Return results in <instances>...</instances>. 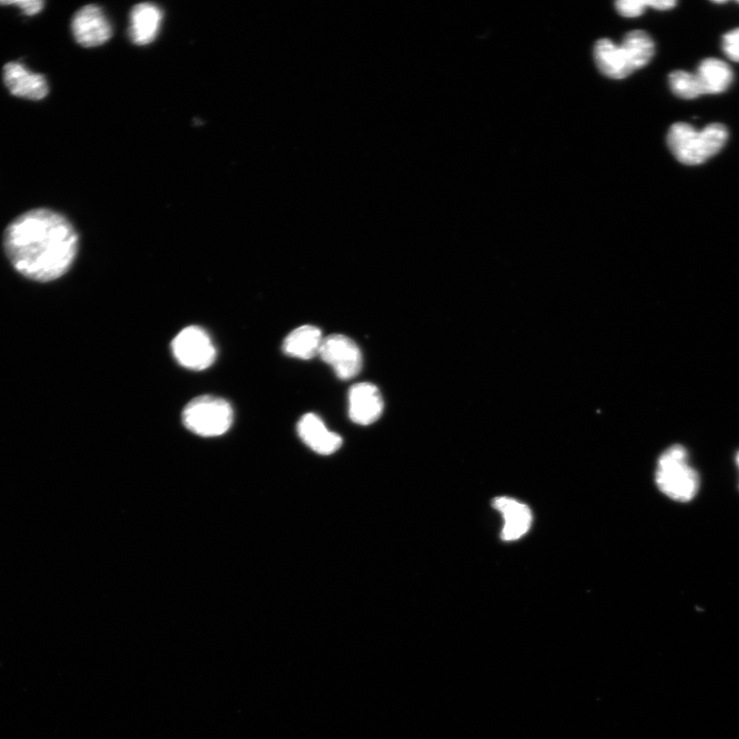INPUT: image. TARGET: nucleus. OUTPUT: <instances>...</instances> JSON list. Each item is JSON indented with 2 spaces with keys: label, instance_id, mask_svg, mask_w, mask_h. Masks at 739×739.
<instances>
[{
  "label": "nucleus",
  "instance_id": "f257e3e1",
  "mask_svg": "<svg viewBox=\"0 0 739 739\" xmlns=\"http://www.w3.org/2000/svg\"><path fill=\"white\" fill-rule=\"evenodd\" d=\"M4 248L20 275L48 283L62 278L71 268L79 251V235L62 214L33 209L9 224Z\"/></svg>",
  "mask_w": 739,
  "mask_h": 739
},
{
  "label": "nucleus",
  "instance_id": "f03ea898",
  "mask_svg": "<svg viewBox=\"0 0 739 739\" xmlns=\"http://www.w3.org/2000/svg\"><path fill=\"white\" fill-rule=\"evenodd\" d=\"M655 54L651 36L642 30L629 32L617 46L603 38L594 50L599 70L612 80H624L636 70L645 67Z\"/></svg>",
  "mask_w": 739,
  "mask_h": 739
},
{
  "label": "nucleus",
  "instance_id": "7ed1b4c3",
  "mask_svg": "<svg viewBox=\"0 0 739 739\" xmlns=\"http://www.w3.org/2000/svg\"><path fill=\"white\" fill-rule=\"evenodd\" d=\"M728 130L722 124H711L696 130L686 123L671 127L667 142L674 157L687 166L702 165L715 157L728 141Z\"/></svg>",
  "mask_w": 739,
  "mask_h": 739
},
{
  "label": "nucleus",
  "instance_id": "20e7f679",
  "mask_svg": "<svg viewBox=\"0 0 739 739\" xmlns=\"http://www.w3.org/2000/svg\"><path fill=\"white\" fill-rule=\"evenodd\" d=\"M655 480L661 492L679 502L691 501L699 489V476L682 445H674L661 454Z\"/></svg>",
  "mask_w": 739,
  "mask_h": 739
},
{
  "label": "nucleus",
  "instance_id": "39448f33",
  "mask_svg": "<svg viewBox=\"0 0 739 739\" xmlns=\"http://www.w3.org/2000/svg\"><path fill=\"white\" fill-rule=\"evenodd\" d=\"M191 433L201 437H218L227 433L233 422L230 404L220 398L203 396L192 400L182 414Z\"/></svg>",
  "mask_w": 739,
  "mask_h": 739
},
{
  "label": "nucleus",
  "instance_id": "423d86ee",
  "mask_svg": "<svg viewBox=\"0 0 739 739\" xmlns=\"http://www.w3.org/2000/svg\"><path fill=\"white\" fill-rule=\"evenodd\" d=\"M173 354L178 363L191 370H206L216 359V348L209 334L191 326L182 330L173 340Z\"/></svg>",
  "mask_w": 739,
  "mask_h": 739
},
{
  "label": "nucleus",
  "instance_id": "0eeeda50",
  "mask_svg": "<svg viewBox=\"0 0 739 739\" xmlns=\"http://www.w3.org/2000/svg\"><path fill=\"white\" fill-rule=\"evenodd\" d=\"M319 356L342 380L358 376L363 367L360 347L344 335L335 334L324 338Z\"/></svg>",
  "mask_w": 739,
  "mask_h": 739
},
{
  "label": "nucleus",
  "instance_id": "6e6552de",
  "mask_svg": "<svg viewBox=\"0 0 739 739\" xmlns=\"http://www.w3.org/2000/svg\"><path fill=\"white\" fill-rule=\"evenodd\" d=\"M71 30L76 43L85 48L100 47L113 34L110 21L103 10L95 5L83 7L74 14Z\"/></svg>",
  "mask_w": 739,
  "mask_h": 739
},
{
  "label": "nucleus",
  "instance_id": "1a4fd4ad",
  "mask_svg": "<svg viewBox=\"0 0 739 739\" xmlns=\"http://www.w3.org/2000/svg\"><path fill=\"white\" fill-rule=\"evenodd\" d=\"M3 79L9 92L18 98L40 101L50 92L46 76L29 70L20 62L7 63L3 69Z\"/></svg>",
  "mask_w": 739,
  "mask_h": 739
},
{
  "label": "nucleus",
  "instance_id": "9d476101",
  "mask_svg": "<svg viewBox=\"0 0 739 739\" xmlns=\"http://www.w3.org/2000/svg\"><path fill=\"white\" fill-rule=\"evenodd\" d=\"M348 406L350 419L360 425H370L376 422L384 409L378 388L367 382L355 384L350 388Z\"/></svg>",
  "mask_w": 739,
  "mask_h": 739
},
{
  "label": "nucleus",
  "instance_id": "9b49d317",
  "mask_svg": "<svg viewBox=\"0 0 739 739\" xmlns=\"http://www.w3.org/2000/svg\"><path fill=\"white\" fill-rule=\"evenodd\" d=\"M492 505L503 517L502 540H518L530 530L533 515L525 503L512 497L500 496L493 499Z\"/></svg>",
  "mask_w": 739,
  "mask_h": 739
},
{
  "label": "nucleus",
  "instance_id": "f8f14e48",
  "mask_svg": "<svg viewBox=\"0 0 739 739\" xmlns=\"http://www.w3.org/2000/svg\"><path fill=\"white\" fill-rule=\"evenodd\" d=\"M297 430L304 444L321 455H331L342 446L341 437L330 432L316 414H305L300 419Z\"/></svg>",
  "mask_w": 739,
  "mask_h": 739
},
{
  "label": "nucleus",
  "instance_id": "ddd939ff",
  "mask_svg": "<svg viewBox=\"0 0 739 739\" xmlns=\"http://www.w3.org/2000/svg\"><path fill=\"white\" fill-rule=\"evenodd\" d=\"M164 19L163 11L153 4L143 3L131 12L130 36L134 44L146 46L157 38Z\"/></svg>",
  "mask_w": 739,
  "mask_h": 739
},
{
  "label": "nucleus",
  "instance_id": "4468645a",
  "mask_svg": "<svg viewBox=\"0 0 739 739\" xmlns=\"http://www.w3.org/2000/svg\"><path fill=\"white\" fill-rule=\"evenodd\" d=\"M324 337L314 326H301L291 332L284 341V353L300 360H311L320 354Z\"/></svg>",
  "mask_w": 739,
  "mask_h": 739
},
{
  "label": "nucleus",
  "instance_id": "2eb2a0df",
  "mask_svg": "<svg viewBox=\"0 0 739 739\" xmlns=\"http://www.w3.org/2000/svg\"><path fill=\"white\" fill-rule=\"evenodd\" d=\"M705 95H718L729 89L733 72L729 65L719 59L709 58L700 63L697 72Z\"/></svg>",
  "mask_w": 739,
  "mask_h": 739
},
{
  "label": "nucleus",
  "instance_id": "dca6fc26",
  "mask_svg": "<svg viewBox=\"0 0 739 739\" xmlns=\"http://www.w3.org/2000/svg\"><path fill=\"white\" fill-rule=\"evenodd\" d=\"M669 84L672 92L682 99L692 100L705 95L695 73L676 70L669 75Z\"/></svg>",
  "mask_w": 739,
  "mask_h": 739
},
{
  "label": "nucleus",
  "instance_id": "f3484780",
  "mask_svg": "<svg viewBox=\"0 0 739 739\" xmlns=\"http://www.w3.org/2000/svg\"><path fill=\"white\" fill-rule=\"evenodd\" d=\"M651 4L652 0H620L615 7L621 16L634 18L641 16Z\"/></svg>",
  "mask_w": 739,
  "mask_h": 739
},
{
  "label": "nucleus",
  "instance_id": "a211bd4d",
  "mask_svg": "<svg viewBox=\"0 0 739 739\" xmlns=\"http://www.w3.org/2000/svg\"><path fill=\"white\" fill-rule=\"evenodd\" d=\"M43 0H20V2H0V6H13L20 9L23 15L32 17L40 14L45 9Z\"/></svg>",
  "mask_w": 739,
  "mask_h": 739
},
{
  "label": "nucleus",
  "instance_id": "6ab92c4d",
  "mask_svg": "<svg viewBox=\"0 0 739 739\" xmlns=\"http://www.w3.org/2000/svg\"><path fill=\"white\" fill-rule=\"evenodd\" d=\"M723 51L730 60L739 63V28L724 35Z\"/></svg>",
  "mask_w": 739,
  "mask_h": 739
},
{
  "label": "nucleus",
  "instance_id": "aec40b11",
  "mask_svg": "<svg viewBox=\"0 0 739 739\" xmlns=\"http://www.w3.org/2000/svg\"><path fill=\"white\" fill-rule=\"evenodd\" d=\"M676 6L673 0H652L651 8L657 11H668Z\"/></svg>",
  "mask_w": 739,
  "mask_h": 739
},
{
  "label": "nucleus",
  "instance_id": "412c9836",
  "mask_svg": "<svg viewBox=\"0 0 739 739\" xmlns=\"http://www.w3.org/2000/svg\"><path fill=\"white\" fill-rule=\"evenodd\" d=\"M735 460H736V464H737V466H738V469H739V451H738V452H737V454H736V458H735Z\"/></svg>",
  "mask_w": 739,
  "mask_h": 739
},
{
  "label": "nucleus",
  "instance_id": "4be33fe9",
  "mask_svg": "<svg viewBox=\"0 0 739 739\" xmlns=\"http://www.w3.org/2000/svg\"><path fill=\"white\" fill-rule=\"evenodd\" d=\"M738 4H739V2H738Z\"/></svg>",
  "mask_w": 739,
  "mask_h": 739
}]
</instances>
